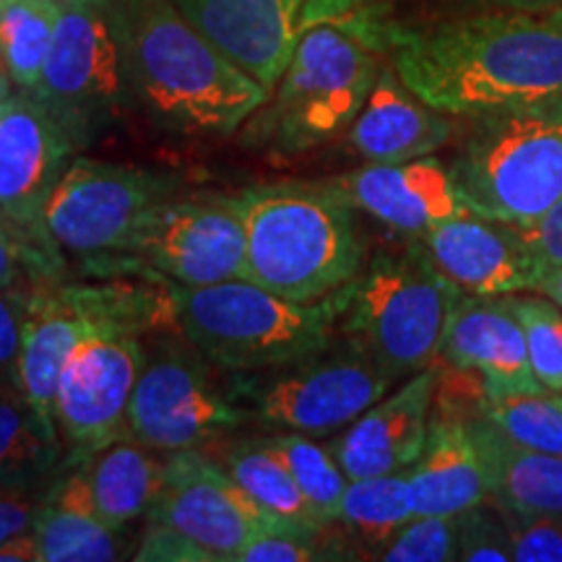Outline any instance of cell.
Returning <instances> with one entry per match:
<instances>
[{
	"mask_svg": "<svg viewBox=\"0 0 562 562\" xmlns=\"http://www.w3.org/2000/svg\"><path fill=\"white\" fill-rule=\"evenodd\" d=\"M383 45L406 89L446 115L562 97V9L474 11L419 30L383 24Z\"/></svg>",
	"mask_w": 562,
	"mask_h": 562,
	"instance_id": "6da1fadb",
	"label": "cell"
},
{
	"mask_svg": "<svg viewBox=\"0 0 562 562\" xmlns=\"http://www.w3.org/2000/svg\"><path fill=\"white\" fill-rule=\"evenodd\" d=\"M117 11L131 100L161 128L232 136L269 100L170 0H117Z\"/></svg>",
	"mask_w": 562,
	"mask_h": 562,
	"instance_id": "7a4b0ae2",
	"label": "cell"
},
{
	"mask_svg": "<svg viewBox=\"0 0 562 562\" xmlns=\"http://www.w3.org/2000/svg\"><path fill=\"white\" fill-rule=\"evenodd\" d=\"M381 50L383 24L368 9L302 32L284 76L243 125L245 144L302 154L349 131L381 76Z\"/></svg>",
	"mask_w": 562,
	"mask_h": 562,
	"instance_id": "3957f363",
	"label": "cell"
},
{
	"mask_svg": "<svg viewBox=\"0 0 562 562\" xmlns=\"http://www.w3.org/2000/svg\"><path fill=\"white\" fill-rule=\"evenodd\" d=\"M245 224V279L294 302L339 294L362 269L355 206L331 186H256L235 193Z\"/></svg>",
	"mask_w": 562,
	"mask_h": 562,
	"instance_id": "277c9868",
	"label": "cell"
},
{
	"mask_svg": "<svg viewBox=\"0 0 562 562\" xmlns=\"http://www.w3.org/2000/svg\"><path fill=\"white\" fill-rule=\"evenodd\" d=\"M167 286L178 334L227 372L307 360L331 347L341 315V292L321 302H294L248 279Z\"/></svg>",
	"mask_w": 562,
	"mask_h": 562,
	"instance_id": "5b68a950",
	"label": "cell"
},
{
	"mask_svg": "<svg viewBox=\"0 0 562 562\" xmlns=\"http://www.w3.org/2000/svg\"><path fill=\"white\" fill-rule=\"evenodd\" d=\"M461 294L417 240L402 252H375L341 290L339 318L355 347L406 381L440 360Z\"/></svg>",
	"mask_w": 562,
	"mask_h": 562,
	"instance_id": "8992f818",
	"label": "cell"
},
{
	"mask_svg": "<svg viewBox=\"0 0 562 562\" xmlns=\"http://www.w3.org/2000/svg\"><path fill=\"white\" fill-rule=\"evenodd\" d=\"M451 175L463 206L526 227L562 199V97L474 117Z\"/></svg>",
	"mask_w": 562,
	"mask_h": 562,
	"instance_id": "52a82bcc",
	"label": "cell"
},
{
	"mask_svg": "<svg viewBox=\"0 0 562 562\" xmlns=\"http://www.w3.org/2000/svg\"><path fill=\"white\" fill-rule=\"evenodd\" d=\"M175 328L170 286L138 281L70 284L47 281L32 292L21 341L19 383L34 409L55 422V391L70 351L97 334H149Z\"/></svg>",
	"mask_w": 562,
	"mask_h": 562,
	"instance_id": "ba28073f",
	"label": "cell"
},
{
	"mask_svg": "<svg viewBox=\"0 0 562 562\" xmlns=\"http://www.w3.org/2000/svg\"><path fill=\"white\" fill-rule=\"evenodd\" d=\"M30 94L87 149L131 100L117 0H68Z\"/></svg>",
	"mask_w": 562,
	"mask_h": 562,
	"instance_id": "9c48e42d",
	"label": "cell"
},
{
	"mask_svg": "<svg viewBox=\"0 0 562 562\" xmlns=\"http://www.w3.org/2000/svg\"><path fill=\"white\" fill-rule=\"evenodd\" d=\"M398 383L360 347L323 349L271 370L232 372L227 391L250 422L318 438L351 425Z\"/></svg>",
	"mask_w": 562,
	"mask_h": 562,
	"instance_id": "30bf717a",
	"label": "cell"
},
{
	"mask_svg": "<svg viewBox=\"0 0 562 562\" xmlns=\"http://www.w3.org/2000/svg\"><path fill=\"white\" fill-rule=\"evenodd\" d=\"M175 175L146 167L74 157L47 203L45 222L60 250L112 258L157 203L178 195Z\"/></svg>",
	"mask_w": 562,
	"mask_h": 562,
	"instance_id": "8fae6325",
	"label": "cell"
},
{
	"mask_svg": "<svg viewBox=\"0 0 562 562\" xmlns=\"http://www.w3.org/2000/svg\"><path fill=\"white\" fill-rule=\"evenodd\" d=\"M151 281L203 286L245 279V224L235 195L172 199L144 214L117 252Z\"/></svg>",
	"mask_w": 562,
	"mask_h": 562,
	"instance_id": "7c38bea8",
	"label": "cell"
},
{
	"mask_svg": "<svg viewBox=\"0 0 562 562\" xmlns=\"http://www.w3.org/2000/svg\"><path fill=\"white\" fill-rule=\"evenodd\" d=\"M193 344L149 351L128 406V440L157 453L193 451L248 419Z\"/></svg>",
	"mask_w": 562,
	"mask_h": 562,
	"instance_id": "4fadbf2b",
	"label": "cell"
},
{
	"mask_svg": "<svg viewBox=\"0 0 562 562\" xmlns=\"http://www.w3.org/2000/svg\"><path fill=\"white\" fill-rule=\"evenodd\" d=\"M146 360L140 334H97L70 351L55 391V425L70 467L128 440V406Z\"/></svg>",
	"mask_w": 562,
	"mask_h": 562,
	"instance_id": "5bb4252c",
	"label": "cell"
},
{
	"mask_svg": "<svg viewBox=\"0 0 562 562\" xmlns=\"http://www.w3.org/2000/svg\"><path fill=\"white\" fill-rule=\"evenodd\" d=\"M74 157L76 144L66 128L30 91L0 102V222L58 261L63 250L47 229L45 211Z\"/></svg>",
	"mask_w": 562,
	"mask_h": 562,
	"instance_id": "9a60e30c",
	"label": "cell"
},
{
	"mask_svg": "<svg viewBox=\"0 0 562 562\" xmlns=\"http://www.w3.org/2000/svg\"><path fill=\"white\" fill-rule=\"evenodd\" d=\"M146 518L191 537L216 562H237V554L258 531L290 526L263 510L222 463L211 461L199 448L167 453L165 484Z\"/></svg>",
	"mask_w": 562,
	"mask_h": 562,
	"instance_id": "2e32d148",
	"label": "cell"
},
{
	"mask_svg": "<svg viewBox=\"0 0 562 562\" xmlns=\"http://www.w3.org/2000/svg\"><path fill=\"white\" fill-rule=\"evenodd\" d=\"M232 63L273 91L305 32V0H170Z\"/></svg>",
	"mask_w": 562,
	"mask_h": 562,
	"instance_id": "e0dca14e",
	"label": "cell"
},
{
	"mask_svg": "<svg viewBox=\"0 0 562 562\" xmlns=\"http://www.w3.org/2000/svg\"><path fill=\"white\" fill-rule=\"evenodd\" d=\"M417 240L461 292L476 297L537 292L544 271L526 250L513 224L487 220L472 211L438 224Z\"/></svg>",
	"mask_w": 562,
	"mask_h": 562,
	"instance_id": "ac0fdd59",
	"label": "cell"
},
{
	"mask_svg": "<svg viewBox=\"0 0 562 562\" xmlns=\"http://www.w3.org/2000/svg\"><path fill=\"white\" fill-rule=\"evenodd\" d=\"M438 370L427 368L406 378L364 409L331 442V453L349 480L409 472L430 435L438 396Z\"/></svg>",
	"mask_w": 562,
	"mask_h": 562,
	"instance_id": "d6986e66",
	"label": "cell"
},
{
	"mask_svg": "<svg viewBox=\"0 0 562 562\" xmlns=\"http://www.w3.org/2000/svg\"><path fill=\"white\" fill-rule=\"evenodd\" d=\"M349 206L364 211L385 227L422 237L438 224L469 211L463 206L451 170L435 157L378 165L328 182Z\"/></svg>",
	"mask_w": 562,
	"mask_h": 562,
	"instance_id": "ffe728a7",
	"label": "cell"
},
{
	"mask_svg": "<svg viewBox=\"0 0 562 562\" xmlns=\"http://www.w3.org/2000/svg\"><path fill=\"white\" fill-rule=\"evenodd\" d=\"M440 360L474 375L484 396L544 391L531 370L524 328L508 297L463 292L448 323Z\"/></svg>",
	"mask_w": 562,
	"mask_h": 562,
	"instance_id": "44dd1931",
	"label": "cell"
},
{
	"mask_svg": "<svg viewBox=\"0 0 562 562\" xmlns=\"http://www.w3.org/2000/svg\"><path fill=\"white\" fill-rule=\"evenodd\" d=\"M453 123L446 112L422 102L396 68H381L368 102L349 125V144L360 157L378 165L430 157L448 144Z\"/></svg>",
	"mask_w": 562,
	"mask_h": 562,
	"instance_id": "7402d4cb",
	"label": "cell"
},
{
	"mask_svg": "<svg viewBox=\"0 0 562 562\" xmlns=\"http://www.w3.org/2000/svg\"><path fill=\"white\" fill-rule=\"evenodd\" d=\"M417 516H461L487 503V480L467 417L442 409L432 414L430 435L409 469Z\"/></svg>",
	"mask_w": 562,
	"mask_h": 562,
	"instance_id": "603a6c76",
	"label": "cell"
},
{
	"mask_svg": "<svg viewBox=\"0 0 562 562\" xmlns=\"http://www.w3.org/2000/svg\"><path fill=\"white\" fill-rule=\"evenodd\" d=\"M480 451L487 492L497 508L562 516V456L510 440L495 422L467 417Z\"/></svg>",
	"mask_w": 562,
	"mask_h": 562,
	"instance_id": "cb8c5ba5",
	"label": "cell"
},
{
	"mask_svg": "<svg viewBox=\"0 0 562 562\" xmlns=\"http://www.w3.org/2000/svg\"><path fill=\"white\" fill-rule=\"evenodd\" d=\"M40 562H110L123 558V531L110 529L91 503L83 463L58 476L34 513Z\"/></svg>",
	"mask_w": 562,
	"mask_h": 562,
	"instance_id": "d4e9b609",
	"label": "cell"
},
{
	"mask_svg": "<svg viewBox=\"0 0 562 562\" xmlns=\"http://www.w3.org/2000/svg\"><path fill=\"white\" fill-rule=\"evenodd\" d=\"M83 469L97 516L117 531L146 516L165 484V461L136 440L104 448L94 459L83 461Z\"/></svg>",
	"mask_w": 562,
	"mask_h": 562,
	"instance_id": "484cf974",
	"label": "cell"
},
{
	"mask_svg": "<svg viewBox=\"0 0 562 562\" xmlns=\"http://www.w3.org/2000/svg\"><path fill=\"white\" fill-rule=\"evenodd\" d=\"M63 453L58 425L26 402L24 393H0V490L21 492L55 474Z\"/></svg>",
	"mask_w": 562,
	"mask_h": 562,
	"instance_id": "4316f807",
	"label": "cell"
},
{
	"mask_svg": "<svg viewBox=\"0 0 562 562\" xmlns=\"http://www.w3.org/2000/svg\"><path fill=\"white\" fill-rule=\"evenodd\" d=\"M224 469L240 487L269 510L281 524L297 526L305 531H326L328 526L315 516V510L302 495L290 469L263 438L240 440L224 456Z\"/></svg>",
	"mask_w": 562,
	"mask_h": 562,
	"instance_id": "83f0119b",
	"label": "cell"
},
{
	"mask_svg": "<svg viewBox=\"0 0 562 562\" xmlns=\"http://www.w3.org/2000/svg\"><path fill=\"white\" fill-rule=\"evenodd\" d=\"M417 516L409 472L349 480L339 521L370 547H385L393 533Z\"/></svg>",
	"mask_w": 562,
	"mask_h": 562,
	"instance_id": "f1b7e54d",
	"label": "cell"
},
{
	"mask_svg": "<svg viewBox=\"0 0 562 562\" xmlns=\"http://www.w3.org/2000/svg\"><path fill=\"white\" fill-rule=\"evenodd\" d=\"M63 3L0 0V60L21 91L37 87Z\"/></svg>",
	"mask_w": 562,
	"mask_h": 562,
	"instance_id": "f546056e",
	"label": "cell"
},
{
	"mask_svg": "<svg viewBox=\"0 0 562 562\" xmlns=\"http://www.w3.org/2000/svg\"><path fill=\"white\" fill-rule=\"evenodd\" d=\"M277 451V456L290 469L294 482L307 497L315 516L323 524H339L341 501L347 492L349 476L336 461V456L315 442L311 435L302 432H277L263 438Z\"/></svg>",
	"mask_w": 562,
	"mask_h": 562,
	"instance_id": "4dcf8cb0",
	"label": "cell"
},
{
	"mask_svg": "<svg viewBox=\"0 0 562 562\" xmlns=\"http://www.w3.org/2000/svg\"><path fill=\"white\" fill-rule=\"evenodd\" d=\"M480 412L510 440L533 451L562 456V406L554 393H510L484 396Z\"/></svg>",
	"mask_w": 562,
	"mask_h": 562,
	"instance_id": "1f68e13d",
	"label": "cell"
},
{
	"mask_svg": "<svg viewBox=\"0 0 562 562\" xmlns=\"http://www.w3.org/2000/svg\"><path fill=\"white\" fill-rule=\"evenodd\" d=\"M508 302L524 328L533 375L544 391L562 393V307L542 292L508 294Z\"/></svg>",
	"mask_w": 562,
	"mask_h": 562,
	"instance_id": "d6a6232c",
	"label": "cell"
},
{
	"mask_svg": "<svg viewBox=\"0 0 562 562\" xmlns=\"http://www.w3.org/2000/svg\"><path fill=\"white\" fill-rule=\"evenodd\" d=\"M378 560L448 562L459 560V516H414L393 533Z\"/></svg>",
	"mask_w": 562,
	"mask_h": 562,
	"instance_id": "836d02e7",
	"label": "cell"
},
{
	"mask_svg": "<svg viewBox=\"0 0 562 562\" xmlns=\"http://www.w3.org/2000/svg\"><path fill=\"white\" fill-rule=\"evenodd\" d=\"M508 531L513 562H562V516L497 508Z\"/></svg>",
	"mask_w": 562,
	"mask_h": 562,
	"instance_id": "e575fe53",
	"label": "cell"
},
{
	"mask_svg": "<svg viewBox=\"0 0 562 562\" xmlns=\"http://www.w3.org/2000/svg\"><path fill=\"white\" fill-rule=\"evenodd\" d=\"M63 261L32 248L0 222V290H37L47 281H63Z\"/></svg>",
	"mask_w": 562,
	"mask_h": 562,
	"instance_id": "d590c367",
	"label": "cell"
},
{
	"mask_svg": "<svg viewBox=\"0 0 562 562\" xmlns=\"http://www.w3.org/2000/svg\"><path fill=\"white\" fill-rule=\"evenodd\" d=\"M323 533L292 529V526H279V529L258 531L243 552L237 554V562H313V560H331L336 554L328 552V544L323 542Z\"/></svg>",
	"mask_w": 562,
	"mask_h": 562,
	"instance_id": "8d00e7d4",
	"label": "cell"
},
{
	"mask_svg": "<svg viewBox=\"0 0 562 562\" xmlns=\"http://www.w3.org/2000/svg\"><path fill=\"white\" fill-rule=\"evenodd\" d=\"M459 560L467 562H510L513 550L508 531L497 510L482 505L459 516Z\"/></svg>",
	"mask_w": 562,
	"mask_h": 562,
	"instance_id": "74e56055",
	"label": "cell"
},
{
	"mask_svg": "<svg viewBox=\"0 0 562 562\" xmlns=\"http://www.w3.org/2000/svg\"><path fill=\"white\" fill-rule=\"evenodd\" d=\"M34 290H0V393H21L19 360Z\"/></svg>",
	"mask_w": 562,
	"mask_h": 562,
	"instance_id": "f35d334b",
	"label": "cell"
},
{
	"mask_svg": "<svg viewBox=\"0 0 562 562\" xmlns=\"http://www.w3.org/2000/svg\"><path fill=\"white\" fill-rule=\"evenodd\" d=\"M133 558L140 562H216L206 547L157 521L146 524Z\"/></svg>",
	"mask_w": 562,
	"mask_h": 562,
	"instance_id": "ab89813d",
	"label": "cell"
},
{
	"mask_svg": "<svg viewBox=\"0 0 562 562\" xmlns=\"http://www.w3.org/2000/svg\"><path fill=\"white\" fill-rule=\"evenodd\" d=\"M518 235L542 269L562 266V199L554 201L537 222L516 227Z\"/></svg>",
	"mask_w": 562,
	"mask_h": 562,
	"instance_id": "60d3db41",
	"label": "cell"
},
{
	"mask_svg": "<svg viewBox=\"0 0 562 562\" xmlns=\"http://www.w3.org/2000/svg\"><path fill=\"white\" fill-rule=\"evenodd\" d=\"M34 513H37V505L24 501L16 492L11 497H0V542L13 537V533L30 529Z\"/></svg>",
	"mask_w": 562,
	"mask_h": 562,
	"instance_id": "b9f144b4",
	"label": "cell"
},
{
	"mask_svg": "<svg viewBox=\"0 0 562 562\" xmlns=\"http://www.w3.org/2000/svg\"><path fill=\"white\" fill-rule=\"evenodd\" d=\"M375 0H305V30L323 21H336L364 11Z\"/></svg>",
	"mask_w": 562,
	"mask_h": 562,
	"instance_id": "7bdbcfd3",
	"label": "cell"
},
{
	"mask_svg": "<svg viewBox=\"0 0 562 562\" xmlns=\"http://www.w3.org/2000/svg\"><path fill=\"white\" fill-rule=\"evenodd\" d=\"M0 562H40V547L32 526L0 542Z\"/></svg>",
	"mask_w": 562,
	"mask_h": 562,
	"instance_id": "ee69618b",
	"label": "cell"
},
{
	"mask_svg": "<svg viewBox=\"0 0 562 562\" xmlns=\"http://www.w3.org/2000/svg\"><path fill=\"white\" fill-rule=\"evenodd\" d=\"M476 11H552L562 9V0H459Z\"/></svg>",
	"mask_w": 562,
	"mask_h": 562,
	"instance_id": "f6af8a7d",
	"label": "cell"
},
{
	"mask_svg": "<svg viewBox=\"0 0 562 562\" xmlns=\"http://www.w3.org/2000/svg\"><path fill=\"white\" fill-rule=\"evenodd\" d=\"M537 292H542L552 302H558L562 307V266H552V269H544L542 277H539Z\"/></svg>",
	"mask_w": 562,
	"mask_h": 562,
	"instance_id": "bcb514c9",
	"label": "cell"
},
{
	"mask_svg": "<svg viewBox=\"0 0 562 562\" xmlns=\"http://www.w3.org/2000/svg\"><path fill=\"white\" fill-rule=\"evenodd\" d=\"M11 87H13V79L9 68H5L3 60H0V102H3L5 97H11Z\"/></svg>",
	"mask_w": 562,
	"mask_h": 562,
	"instance_id": "7dc6e473",
	"label": "cell"
},
{
	"mask_svg": "<svg viewBox=\"0 0 562 562\" xmlns=\"http://www.w3.org/2000/svg\"><path fill=\"white\" fill-rule=\"evenodd\" d=\"M554 396H558V402H560V406H562V393H554Z\"/></svg>",
	"mask_w": 562,
	"mask_h": 562,
	"instance_id": "c3c4849f",
	"label": "cell"
},
{
	"mask_svg": "<svg viewBox=\"0 0 562 562\" xmlns=\"http://www.w3.org/2000/svg\"><path fill=\"white\" fill-rule=\"evenodd\" d=\"M55 3H68V0H55Z\"/></svg>",
	"mask_w": 562,
	"mask_h": 562,
	"instance_id": "681fc988",
	"label": "cell"
}]
</instances>
